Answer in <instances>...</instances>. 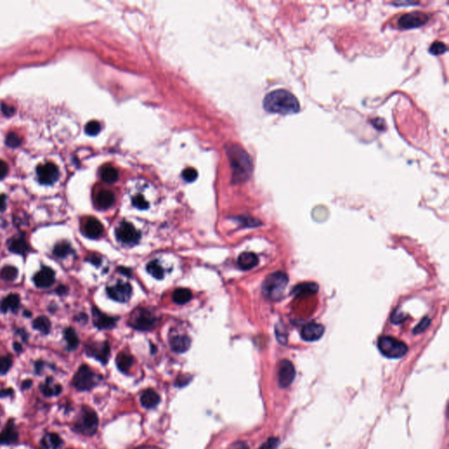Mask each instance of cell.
Segmentation results:
<instances>
[{"instance_id": "1", "label": "cell", "mask_w": 449, "mask_h": 449, "mask_svg": "<svg viewBox=\"0 0 449 449\" xmlns=\"http://www.w3.org/2000/svg\"><path fill=\"white\" fill-rule=\"evenodd\" d=\"M227 154L233 171V182L245 183L250 178L253 172V163L250 156L245 149L236 144L227 147Z\"/></svg>"}, {"instance_id": "2", "label": "cell", "mask_w": 449, "mask_h": 449, "mask_svg": "<svg viewBox=\"0 0 449 449\" xmlns=\"http://www.w3.org/2000/svg\"><path fill=\"white\" fill-rule=\"evenodd\" d=\"M263 107L269 112L287 115L298 112L300 104L292 93L286 90H276L267 94L263 100Z\"/></svg>"}, {"instance_id": "3", "label": "cell", "mask_w": 449, "mask_h": 449, "mask_svg": "<svg viewBox=\"0 0 449 449\" xmlns=\"http://www.w3.org/2000/svg\"><path fill=\"white\" fill-rule=\"evenodd\" d=\"M288 282V276L283 272L277 271L269 275L263 283V296L272 301H278L282 298Z\"/></svg>"}, {"instance_id": "4", "label": "cell", "mask_w": 449, "mask_h": 449, "mask_svg": "<svg viewBox=\"0 0 449 449\" xmlns=\"http://www.w3.org/2000/svg\"><path fill=\"white\" fill-rule=\"evenodd\" d=\"M378 346L382 355L390 359L403 357L408 351L406 343L390 336H382L379 339Z\"/></svg>"}, {"instance_id": "5", "label": "cell", "mask_w": 449, "mask_h": 449, "mask_svg": "<svg viewBox=\"0 0 449 449\" xmlns=\"http://www.w3.org/2000/svg\"><path fill=\"white\" fill-rule=\"evenodd\" d=\"M99 426V417L93 410L84 407L79 419L75 425V430L77 433H82L86 436H92L95 434Z\"/></svg>"}, {"instance_id": "6", "label": "cell", "mask_w": 449, "mask_h": 449, "mask_svg": "<svg viewBox=\"0 0 449 449\" xmlns=\"http://www.w3.org/2000/svg\"><path fill=\"white\" fill-rule=\"evenodd\" d=\"M156 323L157 318L155 315L144 308H137L133 311L129 318V325L139 331L151 330Z\"/></svg>"}, {"instance_id": "7", "label": "cell", "mask_w": 449, "mask_h": 449, "mask_svg": "<svg viewBox=\"0 0 449 449\" xmlns=\"http://www.w3.org/2000/svg\"><path fill=\"white\" fill-rule=\"evenodd\" d=\"M99 377L90 367L83 365L80 367L73 378V385L78 390H89L95 387L99 381Z\"/></svg>"}, {"instance_id": "8", "label": "cell", "mask_w": 449, "mask_h": 449, "mask_svg": "<svg viewBox=\"0 0 449 449\" xmlns=\"http://www.w3.org/2000/svg\"><path fill=\"white\" fill-rule=\"evenodd\" d=\"M429 15L425 12H409L399 18L398 21V27L402 29L419 28L426 24L429 20Z\"/></svg>"}, {"instance_id": "9", "label": "cell", "mask_w": 449, "mask_h": 449, "mask_svg": "<svg viewBox=\"0 0 449 449\" xmlns=\"http://www.w3.org/2000/svg\"><path fill=\"white\" fill-rule=\"evenodd\" d=\"M116 237L125 244H136L139 242L140 233L136 230L131 223L123 221L116 229Z\"/></svg>"}, {"instance_id": "10", "label": "cell", "mask_w": 449, "mask_h": 449, "mask_svg": "<svg viewBox=\"0 0 449 449\" xmlns=\"http://www.w3.org/2000/svg\"><path fill=\"white\" fill-rule=\"evenodd\" d=\"M107 295L117 302H127L132 296V286L128 282H118L106 288Z\"/></svg>"}, {"instance_id": "11", "label": "cell", "mask_w": 449, "mask_h": 449, "mask_svg": "<svg viewBox=\"0 0 449 449\" xmlns=\"http://www.w3.org/2000/svg\"><path fill=\"white\" fill-rule=\"evenodd\" d=\"M37 175L40 183L49 185L59 178V170L54 163H48L37 168Z\"/></svg>"}, {"instance_id": "12", "label": "cell", "mask_w": 449, "mask_h": 449, "mask_svg": "<svg viewBox=\"0 0 449 449\" xmlns=\"http://www.w3.org/2000/svg\"><path fill=\"white\" fill-rule=\"evenodd\" d=\"M296 376L293 364L288 360H282L278 368V383L281 388H287L292 383Z\"/></svg>"}, {"instance_id": "13", "label": "cell", "mask_w": 449, "mask_h": 449, "mask_svg": "<svg viewBox=\"0 0 449 449\" xmlns=\"http://www.w3.org/2000/svg\"><path fill=\"white\" fill-rule=\"evenodd\" d=\"M110 345L108 342L102 343H92L86 347V353L90 356H93L100 362L105 364L110 356Z\"/></svg>"}, {"instance_id": "14", "label": "cell", "mask_w": 449, "mask_h": 449, "mask_svg": "<svg viewBox=\"0 0 449 449\" xmlns=\"http://www.w3.org/2000/svg\"><path fill=\"white\" fill-rule=\"evenodd\" d=\"M325 332L322 325L318 323H309L303 327L301 337L306 342H316L321 338Z\"/></svg>"}, {"instance_id": "15", "label": "cell", "mask_w": 449, "mask_h": 449, "mask_svg": "<svg viewBox=\"0 0 449 449\" xmlns=\"http://www.w3.org/2000/svg\"><path fill=\"white\" fill-rule=\"evenodd\" d=\"M56 281V275L53 270L48 267H43L34 276V282L39 288H48L54 284Z\"/></svg>"}, {"instance_id": "16", "label": "cell", "mask_w": 449, "mask_h": 449, "mask_svg": "<svg viewBox=\"0 0 449 449\" xmlns=\"http://www.w3.org/2000/svg\"><path fill=\"white\" fill-rule=\"evenodd\" d=\"M93 321L98 328L100 329H111L116 325V318H111L108 315L102 313L98 308L93 307Z\"/></svg>"}, {"instance_id": "17", "label": "cell", "mask_w": 449, "mask_h": 449, "mask_svg": "<svg viewBox=\"0 0 449 449\" xmlns=\"http://www.w3.org/2000/svg\"><path fill=\"white\" fill-rule=\"evenodd\" d=\"M19 433L16 426L12 420H10L8 424L5 425L4 430L0 433V444L1 445H10L18 441Z\"/></svg>"}, {"instance_id": "18", "label": "cell", "mask_w": 449, "mask_h": 449, "mask_svg": "<svg viewBox=\"0 0 449 449\" xmlns=\"http://www.w3.org/2000/svg\"><path fill=\"white\" fill-rule=\"evenodd\" d=\"M104 232L103 225L95 218L88 219L84 226V233L89 238L97 239L100 237Z\"/></svg>"}, {"instance_id": "19", "label": "cell", "mask_w": 449, "mask_h": 449, "mask_svg": "<svg viewBox=\"0 0 449 449\" xmlns=\"http://www.w3.org/2000/svg\"><path fill=\"white\" fill-rule=\"evenodd\" d=\"M171 349L175 353H183L190 348L191 341L187 335H175L170 341Z\"/></svg>"}, {"instance_id": "20", "label": "cell", "mask_w": 449, "mask_h": 449, "mask_svg": "<svg viewBox=\"0 0 449 449\" xmlns=\"http://www.w3.org/2000/svg\"><path fill=\"white\" fill-rule=\"evenodd\" d=\"M259 263L258 256L252 252H244L240 254L238 265L243 271H249Z\"/></svg>"}, {"instance_id": "21", "label": "cell", "mask_w": 449, "mask_h": 449, "mask_svg": "<svg viewBox=\"0 0 449 449\" xmlns=\"http://www.w3.org/2000/svg\"><path fill=\"white\" fill-rule=\"evenodd\" d=\"M114 201H115V196L112 193V191H107V190L100 191L96 197L97 207L103 210L110 208L114 204Z\"/></svg>"}, {"instance_id": "22", "label": "cell", "mask_w": 449, "mask_h": 449, "mask_svg": "<svg viewBox=\"0 0 449 449\" xmlns=\"http://www.w3.org/2000/svg\"><path fill=\"white\" fill-rule=\"evenodd\" d=\"M160 396L152 389L144 390L140 396V403L142 406L147 409H151L159 404Z\"/></svg>"}, {"instance_id": "23", "label": "cell", "mask_w": 449, "mask_h": 449, "mask_svg": "<svg viewBox=\"0 0 449 449\" xmlns=\"http://www.w3.org/2000/svg\"><path fill=\"white\" fill-rule=\"evenodd\" d=\"M20 296L17 294H10L5 297L0 303V309L3 312H6L7 311L11 310L13 312H16L20 308Z\"/></svg>"}, {"instance_id": "24", "label": "cell", "mask_w": 449, "mask_h": 449, "mask_svg": "<svg viewBox=\"0 0 449 449\" xmlns=\"http://www.w3.org/2000/svg\"><path fill=\"white\" fill-rule=\"evenodd\" d=\"M318 287L316 283L313 282H309V283H301L298 286L295 287L292 293L296 298L298 297H304V296H311V295L317 293Z\"/></svg>"}, {"instance_id": "25", "label": "cell", "mask_w": 449, "mask_h": 449, "mask_svg": "<svg viewBox=\"0 0 449 449\" xmlns=\"http://www.w3.org/2000/svg\"><path fill=\"white\" fill-rule=\"evenodd\" d=\"M40 443L45 449H58L63 446L64 441L58 434L48 433L42 438Z\"/></svg>"}, {"instance_id": "26", "label": "cell", "mask_w": 449, "mask_h": 449, "mask_svg": "<svg viewBox=\"0 0 449 449\" xmlns=\"http://www.w3.org/2000/svg\"><path fill=\"white\" fill-rule=\"evenodd\" d=\"M40 390L46 397H53V396H58L63 388L60 384L53 383V378H48L46 380V382L40 385Z\"/></svg>"}, {"instance_id": "27", "label": "cell", "mask_w": 449, "mask_h": 449, "mask_svg": "<svg viewBox=\"0 0 449 449\" xmlns=\"http://www.w3.org/2000/svg\"><path fill=\"white\" fill-rule=\"evenodd\" d=\"M9 250L15 254L26 255L29 251V245L24 237L14 239L9 244Z\"/></svg>"}, {"instance_id": "28", "label": "cell", "mask_w": 449, "mask_h": 449, "mask_svg": "<svg viewBox=\"0 0 449 449\" xmlns=\"http://www.w3.org/2000/svg\"><path fill=\"white\" fill-rule=\"evenodd\" d=\"M116 364L121 372L127 373L134 364V358L130 354L120 353L116 358Z\"/></svg>"}, {"instance_id": "29", "label": "cell", "mask_w": 449, "mask_h": 449, "mask_svg": "<svg viewBox=\"0 0 449 449\" xmlns=\"http://www.w3.org/2000/svg\"><path fill=\"white\" fill-rule=\"evenodd\" d=\"M172 298L175 304L184 305L191 301V298H192V293H191V290H188V289L179 288L173 292Z\"/></svg>"}, {"instance_id": "30", "label": "cell", "mask_w": 449, "mask_h": 449, "mask_svg": "<svg viewBox=\"0 0 449 449\" xmlns=\"http://www.w3.org/2000/svg\"><path fill=\"white\" fill-rule=\"evenodd\" d=\"M101 178L104 183H115L119 178V172L112 166H105L101 171Z\"/></svg>"}, {"instance_id": "31", "label": "cell", "mask_w": 449, "mask_h": 449, "mask_svg": "<svg viewBox=\"0 0 449 449\" xmlns=\"http://www.w3.org/2000/svg\"><path fill=\"white\" fill-rule=\"evenodd\" d=\"M34 328L39 331L43 334H48L51 329V323L50 320L45 316H40L36 318L33 323Z\"/></svg>"}, {"instance_id": "32", "label": "cell", "mask_w": 449, "mask_h": 449, "mask_svg": "<svg viewBox=\"0 0 449 449\" xmlns=\"http://www.w3.org/2000/svg\"><path fill=\"white\" fill-rule=\"evenodd\" d=\"M64 337L68 344V348L69 350L76 349L79 345V339L76 335V331L71 327H69L64 331Z\"/></svg>"}, {"instance_id": "33", "label": "cell", "mask_w": 449, "mask_h": 449, "mask_svg": "<svg viewBox=\"0 0 449 449\" xmlns=\"http://www.w3.org/2000/svg\"><path fill=\"white\" fill-rule=\"evenodd\" d=\"M147 271L155 279L163 278L164 271L157 261H152L147 265Z\"/></svg>"}, {"instance_id": "34", "label": "cell", "mask_w": 449, "mask_h": 449, "mask_svg": "<svg viewBox=\"0 0 449 449\" xmlns=\"http://www.w3.org/2000/svg\"><path fill=\"white\" fill-rule=\"evenodd\" d=\"M71 252V246L66 242H61L57 243L55 247H54V254L59 257V258H64L68 254H70Z\"/></svg>"}, {"instance_id": "35", "label": "cell", "mask_w": 449, "mask_h": 449, "mask_svg": "<svg viewBox=\"0 0 449 449\" xmlns=\"http://www.w3.org/2000/svg\"><path fill=\"white\" fill-rule=\"evenodd\" d=\"M0 276L5 281H13L18 276V270L13 266L4 267L0 271Z\"/></svg>"}, {"instance_id": "36", "label": "cell", "mask_w": 449, "mask_h": 449, "mask_svg": "<svg viewBox=\"0 0 449 449\" xmlns=\"http://www.w3.org/2000/svg\"><path fill=\"white\" fill-rule=\"evenodd\" d=\"M447 50H448V47L446 46L445 43H443L441 41L433 42L431 45L429 49L430 53L434 56H440L441 54H444Z\"/></svg>"}, {"instance_id": "37", "label": "cell", "mask_w": 449, "mask_h": 449, "mask_svg": "<svg viewBox=\"0 0 449 449\" xmlns=\"http://www.w3.org/2000/svg\"><path fill=\"white\" fill-rule=\"evenodd\" d=\"M100 130H101V126L96 120L90 121L85 127V133L87 134L88 136H97L100 133Z\"/></svg>"}, {"instance_id": "38", "label": "cell", "mask_w": 449, "mask_h": 449, "mask_svg": "<svg viewBox=\"0 0 449 449\" xmlns=\"http://www.w3.org/2000/svg\"><path fill=\"white\" fill-rule=\"evenodd\" d=\"M12 365V361L9 356L0 357V375H5Z\"/></svg>"}, {"instance_id": "39", "label": "cell", "mask_w": 449, "mask_h": 449, "mask_svg": "<svg viewBox=\"0 0 449 449\" xmlns=\"http://www.w3.org/2000/svg\"><path fill=\"white\" fill-rule=\"evenodd\" d=\"M5 143L10 147H19L21 143V139L15 133H10L8 136H6Z\"/></svg>"}, {"instance_id": "40", "label": "cell", "mask_w": 449, "mask_h": 449, "mask_svg": "<svg viewBox=\"0 0 449 449\" xmlns=\"http://www.w3.org/2000/svg\"><path fill=\"white\" fill-rule=\"evenodd\" d=\"M132 203L134 205V207H136V208H138L139 210H146V209L148 208V203L141 195L135 197L132 200Z\"/></svg>"}, {"instance_id": "41", "label": "cell", "mask_w": 449, "mask_h": 449, "mask_svg": "<svg viewBox=\"0 0 449 449\" xmlns=\"http://www.w3.org/2000/svg\"><path fill=\"white\" fill-rule=\"evenodd\" d=\"M183 177L187 182L191 183V182L195 181L197 177H198V171H196L195 169H192V168L186 169V170L183 171Z\"/></svg>"}, {"instance_id": "42", "label": "cell", "mask_w": 449, "mask_h": 449, "mask_svg": "<svg viewBox=\"0 0 449 449\" xmlns=\"http://www.w3.org/2000/svg\"><path fill=\"white\" fill-rule=\"evenodd\" d=\"M430 323H431V320L430 318H424L422 319L420 323L417 325L415 329L414 330V334H421L424 331L426 330L428 328V326H430Z\"/></svg>"}, {"instance_id": "43", "label": "cell", "mask_w": 449, "mask_h": 449, "mask_svg": "<svg viewBox=\"0 0 449 449\" xmlns=\"http://www.w3.org/2000/svg\"><path fill=\"white\" fill-rule=\"evenodd\" d=\"M406 315L403 313V312H400V311H395L393 313H392V317H391V321L394 323V324H399V323L403 322L406 318Z\"/></svg>"}, {"instance_id": "44", "label": "cell", "mask_w": 449, "mask_h": 449, "mask_svg": "<svg viewBox=\"0 0 449 449\" xmlns=\"http://www.w3.org/2000/svg\"><path fill=\"white\" fill-rule=\"evenodd\" d=\"M278 445V440L276 438H271L264 443L260 449H275Z\"/></svg>"}, {"instance_id": "45", "label": "cell", "mask_w": 449, "mask_h": 449, "mask_svg": "<svg viewBox=\"0 0 449 449\" xmlns=\"http://www.w3.org/2000/svg\"><path fill=\"white\" fill-rule=\"evenodd\" d=\"M8 173V165L5 162L0 160V180L5 177Z\"/></svg>"}, {"instance_id": "46", "label": "cell", "mask_w": 449, "mask_h": 449, "mask_svg": "<svg viewBox=\"0 0 449 449\" xmlns=\"http://www.w3.org/2000/svg\"><path fill=\"white\" fill-rule=\"evenodd\" d=\"M2 111L4 112L5 115L11 116L14 113V108L10 106V105H6V104H3L2 105Z\"/></svg>"}, {"instance_id": "47", "label": "cell", "mask_w": 449, "mask_h": 449, "mask_svg": "<svg viewBox=\"0 0 449 449\" xmlns=\"http://www.w3.org/2000/svg\"><path fill=\"white\" fill-rule=\"evenodd\" d=\"M14 393L13 392V390L11 389V388H8V389H4V390H0V398H6V397H10L12 396V394Z\"/></svg>"}, {"instance_id": "48", "label": "cell", "mask_w": 449, "mask_h": 449, "mask_svg": "<svg viewBox=\"0 0 449 449\" xmlns=\"http://www.w3.org/2000/svg\"><path fill=\"white\" fill-rule=\"evenodd\" d=\"M230 449H249L245 442H237L232 446Z\"/></svg>"}, {"instance_id": "49", "label": "cell", "mask_w": 449, "mask_h": 449, "mask_svg": "<svg viewBox=\"0 0 449 449\" xmlns=\"http://www.w3.org/2000/svg\"><path fill=\"white\" fill-rule=\"evenodd\" d=\"M32 384V380H31V379H27V380L22 381V383H21V389H22V390H28L29 388H31Z\"/></svg>"}, {"instance_id": "50", "label": "cell", "mask_w": 449, "mask_h": 449, "mask_svg": "<svg viewBox=\"0 0 449 449\" xmlns=\"http://www.w3.org/2000/svg\"><path fill=\"white\" fill-rule=\"evenodd\" d=\"M56 291L57 294L64 295L65 294V293H67L68 288L65 286V285H63V284H62V285H59V286L56 288Z\"/></svg>"}, {"instance_id": "51", "label": "cell", "mask_w": 449, "mask_h": 449, "mask_svg": "<svg viewBox=\"0 0 449 449\" xmlns=\"http://www.w3.org/2000/svg\"><path fill=\"white\" fill-rule=\"evenodd\" d=\"M5 196L0 195V211H3L5 209Z\"/></svg>"}, {"instance_id": "52", "label": "cell", "mask_w": 449, "mask_h": 449, "mask_svg": "<svg viewBox=\"0 0 449 449\" xmlns=\"http://www.w3.org/2000/svg\"><path fill=\"white\" fill-rule=\"evenodd\" d=\"M87 261L91 262L92 264H95V265H100V259L99 258L98 256H92L91 258L87 259Z\"/></svg>"}, {"instance_id": "53", "label": "cell", "mask_w": 449, "mask_h": 449, "mask_svg": "<svg viewBox=\"0 0 449 449\" xmlns=\"http://www.w3.org/2000/svg\"><path fill=\"white\" fill-rule=\"evenodd\" d=\"M13 348H14V350H15L16 352H19V353L22 351V346H21L20 343H18V342H15V343L13 344Z\"/></svg>"}, {"instance_id": "54", "label": "cell", "mask_w": 449, "mask_h": 449, "mask_svg": "<svg viewBox=\"0 0 449 449\" xmlns=\"http://www.w3.org/2000/svg\"><path fill=\"white\" fill-rule=\"evenodd\" d=\"M42 364H43V363H42L41 362H36L35 368L37 373H39V372H40V369L42 368Z\"/></svg>"}, {"instance_id": "55", "label": "cell", "mask_w": 449, "mask_h": 449, "mask_svg": "<svg viewBox=\"0 0 449 449\" xmlns=\"http://www.w3.org/2000/svg\"><path fill=\"white\" fill-rule=\"evenodd\" d=\"M25 315L28 316V317H31L32 313H31V311H25Z\"/></svg>"}]
</instances>
